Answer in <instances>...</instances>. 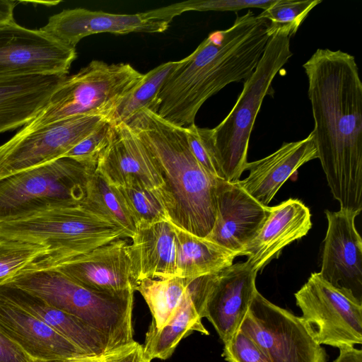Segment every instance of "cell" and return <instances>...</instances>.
Wrapping results in <instances>:
<instances>
[{
	"label": "cell",
	"mask_w": 362,
	"mask_h": 362,
	"mask_svg": "<svg viewBox=\"0 0 362 362\" xmlns=\"http://www.w3.org/2000/svg\"><path fill=\"white\" fill-rule=\"evenodd\" d=\"M77 56L40 29L14 21L0 25V78L30 75H67Z\"/></svg>",
	"instance_id": "13"
},
{
	"label": "cell",
	"mask_w": 362,
	"mask_h": 362,
	"mask_svg": "<svg viewBox=\"0 0 362 362\" xmlns=\"http://www.w3.org/2000/svg\"><path fill=\"white\" fill-rule=\"evenodd\" d=\"M172 226L175 234L178 277L196 279L233 264L236 255L229 250L173 223Z\"/></svg>",
	"instance_id": "25"
},
{
	"label": "cell",
	"mask_w": 362,
	"mask_h": 362,
	"mask_svg": "<svg viewBox=\"0 0 362 362\" xmlns=\"http://www.w3.org/2000/svg\"><path fill=\"white\" fill-rule=\"evenodd\" d=\"M257 274L245 261L189 281L202 306L203 317L212 324L223 344L240 329L257 291Z\"/></svg>",
	"instance_id": "12"
},
{
	"label": "cell",
	"mask_w": 362,
	"mask_h": 362,
	"mask_svg": "<svg viewBox=\"0 0 362 362\" xmlns=\"http://www.w3.org/2000/svg\"><path fill=\"white\" fill-rule=\"evenodd\" d=\"M333 362H362V351L354 346L339 349V354Z\"/></svg>",
	"instance_id": "39"
},
{
	"label": "cell",
	"mask_w": 362,
	"mask_h": 362,
	"mask_svg": "<svg viewBox=\"0 0 362 362\" xmlns=\"http://www.w3.org/2000/svg\"><path fill=\"white\" fill-rule=\"evenodd\" d=\"M271 362H327L325 349L310 335L300 317L257 291L240 326Z\"/></svg>",
	"instance_id": "10"
},
{
	"label": "cell",
	"mask_w": 362,
	"mask_h": 362,
	"mask_svg": "<svg viewBox=\"0 0 362 362\" xmlns=\"http://www.w3.org/2000/svg\"><path fill=\"white\" fill-rule=\"evenodd\" d=\"M96 167L63 157L0 181V223L81 204Z\"/></svg>",
	"instance_id": "8"
},
{
	"label": "cell",
	"mask_w": 362,
	"mask_h": 362,
	"mask_svg": "<svg viewBox=\"0 0 362 362\" xmlns=\"http://www.w3.org/2000/svg\"><path fill=\"white\" fill-rule=\"evenodd\" d=\"M0 329L37 362H64L90 356L1 296Z\"/></svg>",
	"instance_id": "19"
},
{
	"label": "cell",
	"mask_w": 362,
	"mask_h": 362,
	"mask_svg": "<svg viewBox=\"0 0 362 362\" xmlns=\"http://www.w3.org/2000/svg\"><path fill=\"white\" fill-rule=\"evenodd\" d=\"M184 129L189 150L197 161L209 175L223 180L216 157L211 129L199 127L195 124Z\"/></svg>",
	"instance_id": "34"
},
{
	"label": "cell",
	"mask_w": 362,
	"mask_h": 362,
	"mask_svg": "<svg viewBox=\"0 0 362 362\" xmlns=\"http://www.w3.org/2000/svg\"><path fill=\"white\" fill-rule=\"evenodd\" d=\"M321 2V0H276L258 16L268 21L267 33L270 37L281 34L291 38L310 11Z\"/></svg>",
	"instance_id": "31"
},
{
	"label": "cell",
	"mask_w": 362,
	"mask_h": 362,
	"mask_svg": "<svg viewBox=\"0 0 362 362\" xmlns=\"http://www.w3.org/2000/svg\"><path fill=\"white\" fill-rule=\"evenodd\" d=\"M136 228L170 220L165 193L135 185L116 187Z\"/></svg>",
	"instance_id": "30"
},
{
	"label": "cell",
	"mask_w": 362,
	"mask_h": 362,
	"mask_svg": "<svg viewBox=\"0 0 362 362\" xmlns=\"http://www.w3.org/2000/svg\"><path fill=\"white\" fill-rule=\"evenodd\" d=\"M96 170L115 187L135 185L165 192V183L148 152L124 123L112 126Z\"/></svg>",
	"instance_id": "18"
},
{
	"label": "cell",
	"mask_w": 362,
	"mask_h": 362,
	"mask_svg": "<svg viewBox=\"0 0 362 362\" xmlns=\"http://www.w3.org/2000/svg\"><path fill=\"white\" fill-rule=\"evenodd\" d=\"M294 296L300 318L317 344L342 349L362 343V301L350 291L313 272Z\"/></svg>",
	"instance_id": "9"
},
{
	"label": "cell",
	"mask_w": 362,
	"mask_h": 362,
	"mask_svg": "<svg viewBox=\"0 0 362 362\" xmlns=\"http://www.w3.org/2000/svg\"><path fill=\"white\" fill-rule=\"evenodd\" d=\"M317 158L311 132L305 139L284 142L270 155L248 162V176L238 185L262 205L268 206L284 182L303 164Z\"/></svg>",
	"instance_id": "20"
},
{
	"label": "cell",
	"mask_w": 362,
	"mask_h": 362,
	"mask_svg": "<svg viewBox=\"0 0 362 362\" xmlns=\"http://www.w3.org/2000/svg\"><path fill=\"white\" fill-rule=\"evenodd\" d=\"M303 67L322 170L340 209L362 211V83L353 55L317 49Z\"/></svg>",
	"instance_id": "1"
},
{
	"label": "cell",
	"mask_w": 362,
	"mask_h": 362,
	"mask_svg": "<svg viewBox=\"0 0 362 362\" xmlns=\"http://www.w3.org/2000/svg\"><path fill=\"white\" fill-rule=\"evenodd\" d=\"M81 204L121 226L131 238L135 233L136 224L117 187L96 169L90 179L86 197Z\"/></svg>",
	"instance_id": "29"
},
{
	"label": "cell",
	"mask_w": 362,
	"mask_h": 362,
	"mask_svg": "<svg viewBox=\"0 0 362 362\" xmlns=\"http://www.w3.org/2000/svg\"><path fill=\"white\" fill-rule=\"evenodd\" d=\"M126 124L148 152L165 183L170 221L205 238L216 218L218 179L192 155L185 129L148 109L137 112Z\"/></svg>",
	"instance_id": "3"
},
{
	"label": "cell",
	"mask_w": 362,
	"mask_h": 362,
	"mask_svg": "<svg viewBox=\"0 0 362 362\" xmlns=\"http://www.w3.org/2000/svg\"><path fill=\"white\" fill-rule=\"evenodd\" d=\"M0 296L42 320L88 355L101 356L115 349L103 334L34 294L0 283Z\"/></svg>",
	"instance_id": "22"
},
{
	"label": "cell",
	"mask_w": 362,
	"mask_h": 362,
	"mask_svg": "<svg viewBox=\"0 0 362 362\" xmlns=\"http://www.w3.org/2000/svg\"><path fill=\"white\" fill-rule=\"evenodd\" d=\"M189 279H145L138 282L135 291L144 298L152 315L148 328L159 330L169 323L182 303Z\"/></svg>",
	"instance_id": "27"
},
{
	"label": "cell",
	"mask_w": 362,
	"mask_h": 362,
	"mask_svg": "<svg viewBox=\"0 0 362 362\" xmlns=\"http://www.w3.org/2000/svg\"><path fill=\"white\" fill-rule=\"evenodd\" d=\"M0 283L40 297L103 334L115 349L134 341V291L107 293L89 289L51 268L26 267Z\"/></svg>",
	"instance_id": "4"
},
{
	"label": "cell",
	"mask_w": 362,
	"mask_h": 362,
	"mask_svg": "<svg viewBox=\"0 0 362 362\" xmlns=\"http://www.w3.org/2000/svg\"><path fill=\"white\" fill-rule=\"evenodd\" d=\"M28 266L54 269L81 285L99 292L135 291L136 286L131 243L127 238L115 240L88 252L61 260L40 258Z\"/></svg>",
	"instance_id": "14"
},
{
	"label": "cell",
	"mask_w": 362,
	"mask_h": 362,
	"mask_svg": "<svg viewBox=\"0 0 362 362\" xmlns=\"http://www.w3.org/2000/svg\"><path fill=\"white\" fill-rule=\"evenodd\" d=\"M0 362H37L0 329Z\"/></svg>",
	"instance_id": "38"
},
{
	"label": "cell",
	"mask_w": 362,
	"mask_h": 362,
	"mask_svg": "<svg viewBox=\"0 0 362 362\" xmlns=\"http://www.w3.org/2000/svg\"><path fill=\"white\" fill-rule=\"evenodd\" d=\"M64 362H105V354L101 356H86Z\"/></svg>",
	"instance_id": "41"
},
{
	"label": "cell",
	"mask_w": 362,
	"mask_h": 362,
	"mask_svg": "<svg viewBox=\"0 0 362 362\" xmlns=\"http://www.w3.org/2000/svg\"><path fill=\"white\" fill-rule=\"evenodd\" d=\"M325 213L328 226L319 274L362 301V239L355 226L360 213L344 209Z\"/></svg>",
	"instance_id": "16"
},
{
	"label": "cell",
	"mask_w": 362,
	"mask_h": 362,
	"mask_svg": "<svg viewBox=\"0 0 362 362\" xmlns=\"http://www.w3.org/2000/svg\"><path fill=\"white\" fill-rule=\"evenodd\" d=\"M202 319L187 286L185 296L171 321L159 330L148 329L143 344L145 354L151 361L165 360L173 355L180 341L193 332L209 335Z\"/></svg>",
	"instance_id": "26"
},
{
	"label": "cell",
	"mask_w": 362,
	"mask_h": 362,
	"mask_svg": "<svg viewBox=\"0 0 362 362\" xmlns=\"http://www.w3.org/2000/svg\"><path fill=\"white\" fill-rule=\"evenodd\" d=\"M216 214L205 237L237 256H241L269 217L272 206L259 203L237 182L218 179Z\"/></svg>",
	"instance_id": "15"
},
{
	"label": "cell",
	"mask_w": 362,
	"mask_h": 362,
	"mask_svg": "<svg viewBox=\"0 0 362 362\" xmlns=\"http://www.w3.org/2000/svg\"><path fill=\"white\" fill-rule=\"evenodd\" d=\"M222 355L227 362H271L258 344L240 329L224 344Z\"/></svg>",
	"instance_id": "36"
},
{
	"label": "cell",
	"mask_w": 362,
	"mask_h": 362,
	"mask_svg": "<svg viewBox=\"0 0 362 362\" xmlns=\"http://www.w3.org/2000/svg\"><path fill=\"white\" fill-rule=\"evenodd\" d=\"M144 346L136 341L117 348L105 354V362H151Z\"/></svg>",
	"instance_id": "37"
},
{
	"label": "cell",
	"mask_w": 362,
	"mask_h": 362,
	"mask_svg": "<svg viewBox=\"0 0 362 362\" xmlns=\"http://www.w3.org/2000/svg\"><path fill=\"white\" fill-rule=\"evenodd\" d=\"M269 23L252 11L223 30L210 33L165 79L151 109L165 121L187 128L202 105L233 82L253 73L270 36Z\"/></svg>",
	"instance_id": "2"
},
{
	"label": "cell",
	"mask_w": 362,
	"mask_h": 362,
	"mask_svg": "<svg viewBox=\"0 0 362 362\" xmlns=\"http://www.w3.org/2000/svg\"><path fill=\"white\" fill-rule=\"evenodd\" d=\"M48 251L45 246L0 238V282L25 269Z\"/></svg>",
	"instance_id": "33"
},
{
	"label": "cell",
	"mask_w": 362,
	"mask_h": 362,
	"mask_svg": "<svg viewBox=\"0 0 362 362\" xmlns=\"http://www.w3.org/2000/svg\"><path fill=\"white\" fill-rule=\"evenodd\" d=\"M311 228L310 209L300 200L288 199L272 206L264 224L242 255L247 257V262L258 272L286 246L306 235Z\"/></svg>",
	"instance_id": "21"
},
{
	"label": "cell",
	"mask_w": 362,
	"mask_h": 362,
	"mask_svg": "<svg viewBox=\"0 0 362 362\" xmlns=\"http://www.w3.org/2000/svg\"><path fill=\"white\" fill-rule=\"evenodd\" d=\"M293 53L290 37L271 36L251 76L228 115L211 129L216 157L224 180L237 182L248 163L249 141L264 98L273 95L272 82Z\"/></svg>",
	"instance_id": "6"
},
{
	"label": "cell",
	"mask_w": 362,
	"mask_h": 362,
	"mask_svg": "<svg viewBox=\"0 0 362 362\" xmlns=\"http://www.w3.org/2000/svg\"><path fill=\"white\" fill-rule=\"evenodd\" d=\"M178 64L168 62L144 75L142 81L105 119L111 125L127 123L139 110H150L163 83Z\"/></svg>",
	"instance_id": "28"
},
{
	"label": "cell",
	"mask_w": 362,
	"mask_h": 362,
	"mask_svg": "<svg viewBox=\"0 0 362 362\" xmlns=\"http://www.w3.org/2000/svg\"><path fill=\"white\" fill-rule=\"evenodd\" d=\"M130 239L136 285L145 279L177 276L175 234L170 221L137 226Z\"/></svg>",
	"instance_id": "24"
},
{
	"label": "cell",
	"mask_w": 362,
	"mask_h": 362,
	"mask_svg": "<svg viewBox=\"0 0 362 362\" xmlns=\"http://www.w3.org/2000/svg\"><path fill=\"white\" fill-rule=\"evenodd\" d=\"M16 4V1L0 0V25L14 21L13 10Z\"/></svg>",
	"instance_id": "40"
},
{
	"label": "cell",
	"mask_w": 362,
	"mask_h": 362,
	"mask_svg": "<svg viewBox=\"0 0 362 362\" xmlns=\"http://www.w3.org/2000/svg\"><path fill=\"white\" fill-rule=\"evenodd\" d=\"M169 25V22L153 18L148 11L115 14L76 8L65 9L50 16L47 23L40 30L60 43L76 48L81 40L90 35L162 33Z\"/></svg>",
	"instance_id": "17"
},
{
	"label": "cell",
	"mask_w": 362,
	"mask_h": 362,
	"mask_svg": "<svg viewBox=\"0 0 362 362\" xmlns=\"http://www.w3.org/2000/svg\"><path fill=\"white\" fill-rule=\"evenodd\" d=\"M121 226L82 204L56 207L0 223V238L47 247L41 259L61 260L88 252L121 238Z\"/></svg>",
	"instance_id": "5"
},
{
	"label": "cell",
	"mask_w": 362,
	"mask_h": 362,
	"mask_svg": "<svg viewBox=\"0 0 362 362\" xmlns=\"http://www.w3.org/2000/svg\"><path fill=\"white\" fill-rule=\"evenodd\" d=\"M67 75L0 78V133L25 125L48 103Z\"/></svg>",
	"instance_id": "23"
},
{
	"label": "cell",
	"mask_w": 362,
	"mask_h": 362,
	"mask_svg": "<svg viewBox=\"0 0 362 362\" xmlns=\"http://www.w3.org/2000/svg\"><path fill=\"white\" fill-rule=\"evenodd\" d=\"M276 0H189L150 10L151 16L170 23L186 11H237L247 8H267Z\"/></svg>",
	"instance_id": "32"
},
{
	"label": "cell",
	"mask_w": 362,
	"mask_h": 362,
	"mask_svg": "<svg viewBox=\"0 0 362 362\" xmlns=\"http://www.w3.org/2000/svg\"><path fill=\"white\" fill-rule=\"evenodd\" d=\"M112 125L105 120L93 132L72 148L64 157L97 166L99 158L109 144Z\"/></svg>",
	"instance_id": "35"
},
{
	"label": "cell",
	"mask_w": 362,
	"mask_h": 362,
	"mask_svg": "<svg viewBox=\"0 0 362 362\" xmlns=\"http://www.w3.org/2000/svg\"><path fill=\"white\" fill-rule=\"evenodd\" d=\"M105 120L100 116H76L20 130L0 146V181L63 158Z\"/></svg>",
	"instance_id": "11"
},
{
	"label": "cell",
	"mask_w": 362,
	"mask_h": 362,
	"mask_svg": "<svg viewBox=\"0 0 362 362\" xmlns=\"http://www.w3.org/2000/svg\"><path fill=\"white\" fill-rule=\"evenodd\" d=\"M144 75L129 64L93 60L76 74L66 76L48 103L21 130H34L76 116L105 119Z\"/></svg>",
	"instance_id": "7"
}]
</instances>
